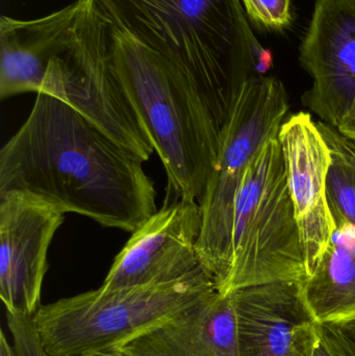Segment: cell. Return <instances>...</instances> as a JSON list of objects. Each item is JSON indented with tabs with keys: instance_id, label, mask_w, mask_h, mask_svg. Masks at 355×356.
<instances>
[{
	"instance_id": "1",
	"label": "cell",
	"mask_w": 355,
	"mask_h": 356,
	"mask_svg": "<svg viewBox=\"0 0 355 356\" xmlns=\"http://www.w3.org/2000/svg\"><path fill=\"white\" fill-rule=\"evenodd\" d=\"M143 163L72 106L39 92L28 118L0 150V195H26L133 232L158 211Z\"/></svg>"
},
{
	"instance_id": "2",
	"label": "cell",
	"mask_w": 355,
	"mask_h": 356,
	"mask_svg": "<svg viewBox=\"0 0 355 356\" xmlns=\"http://www.w3.org/2000/svg\"><path fill=\"white\" fill-rule=\"evenodd\" d=\"M116 29L189 77L221 127L270 64L241 0H95Z\"/></svg>"
},
{
	"instance_id": "3",
	"label": "cell",
	"mask_w": 355,
	"mask_h": 356,
	"mask_svg": "<svg viewBox=\"0 0 355 356\" xmlns=\"http://www.w3.org/2000/svg\"><path fill=\"white\" fill-rule=\"evenodd\" d=\"M119 79L179 199L200 202L222 127L193 81L160 54L113 25Z\"/></svg>"
},
{
	"instance_id": "4",
	"label": "cell",
	"mask_w": 355,
	"mask_h": 356,
	"mask_svg": "<svg viewBox=\"0 0 355 356\" xmlns=\"http://www.w3.org/2000/svg\"><path fill=\"white\" fill-rule=\"evenodd\" d=\"M200 267L187 277L160 286L88 291L41 305L33 319L50 356H87L118 348L216 292Z\"/></svg>"
},
{
	"instance_id": "5",
	"label": "cell",
	"mask_w": 355,
	"mask_h": 356,
	"mask_svg": "<svg viewBox=\"0 0 355 356\" xmlns=\"http://www.w3.org/2000/svg\"><path fill=\"white\" fill-rule=\"evenodd\" d=\"M306 263L279 137L248 169L236 201L229 275L219 293L271 282H302Z\"/></svg>"
},
{
	"instance_id": "6",
	"label": "cell",
	"mask_w": 355,
	"mask_h": 356,
	"mask_svg": "<svg viewBox=\"0 0 355 356\" xmlns=\"http://www.w3.org/2000/svg\"><path fill=\"white\" fill-rule=\"evenodd\" d=\"M288 110L283 83L261 75L244 86L223 127L218 156L199 202L202 230L198 242L200 263L218 291L231 268L233 215L242 182L267 142L279 137Z\"/></svg>"
},
{
	"instance_id": "7",
	"label": "cell",
	"mask_w": 355,
	"mask_h": 356,
	"mask_svg": "<svg viewBox=\"0 0 355 356\" xmlns=\"http://www.w3.org/2000/svg\"><path fill=\"white\" fill-rule=\"evenodd\" d=\"M39 92L72 106L144 162L154 152L115 68L112 21L95 0H83Z\"/></svg>"
},
{
	"instance_id": "8",
	"label": "cell",
	"mask_w": 355,
	"mask_h": 356,
	"mask_svg": "<svg viewBox=\"0 0 355 356\" xmlns=\"http://www.w3.org/2000/svg\"><path fill=\"white\" fill-rule=\"evenodd\" d=\"M202 211L198 201L165 204L133 232L100 288L104 291L172 284L202 267L198 242Z\"/></svg>"
},
{
	"instance_id": "9",
	"label": "cell",
	"mask_w": 355,
	"mask_h": 356,
	"mask_svg": "<svg viewBox=\"0 0 355 356\" xmlns=\"http://www.w3.org/2000/svg\"><path fill=\"white\" fill-rule=\"evenodd\" d=\"M64 213L19 193L0 195V298L6 311L33 317L41 305L48 249Z\"/></svg>"
},
{
	"instance_id": "10",
	"label": "cell",
	"mask_w": 355,
	"mask_h": 356,
	"mask_svg": "<svg viewBox=\"0 0 355 356\" xmlns=\"http://www.w3.org/2000/svg\"><path fill=\"white\" fill-rule=\"evenodd\" d=\"M299 54L313 79L302 102L339 127L355 99V0H316Z\"/></svg>"
},
{
	"instance_id": "11",
	"label": "cell",
	"mask_w": 355,
	"mask_h": 356,
	"mask_svg": "<svg viewBox=\"0 0 355 356\" xmlns=\"http://www.w3.org/2000/svg\"><path fill=\"white\" fill-rule=\"evenodd\" d=\"M279 141L308 276L336 229L327 197L331 152L308 113L293 115L283 123Z\"/></svg>"
},
{
	"instance_id": "12",
	"label": "cell",
	"mask_w": 355,
	"mask_h": 356,
	"mask_svg": "<svg viewBox=\"0 0 355 356\" xmlns=\"http://www.w3.org/2000/svg\"><path fill=\"white\" fill-rule=\"evenodd\" d=\"M240 356H314L321 325L306 309L299 282H271L231 293Z\"/></svg>"
},
{
	"instance_id": "13",
	"label": "cell",
	"mask_w": 355,
	"mask_h": 356,
	"mask_svg": "<svg viewBox=\"0 0 355 356\" xmlns=\"http://www.w3.org/2000/svg\"><path fill=\"white\" fill-rule=\"evenodd\" d=\"M118 348L126 356H240L231 293L216 291Z\"/></svg>"
},
{
	"instance_id": "14",
	"label": "cell",
	"mask_w": 355,
	"mask_h": 356,
	"mask_svg": "<svg viewBox=\"0 0 355 356\" xmlns=\"http://www.w3.org/2000/svg\"><path fill=\"white\" fill-rule=\"evenodd\" d=\"M83 6L75 0L33 20L0 18V99L39 93L49 63L68 41Z\"/></svg>"
},
{
	"instance_id": "15",
	"label": "cell",
	"mask_w": 355,
	"mask_h": 356,
	"mask_svg": "<svg viewBox=\"0 0 355 356\" xmlns=\"http://www.w3.org/2000/svg\"><path fill=\"white\" fill-rule=\"evenodd\" d=\"M300 294L320 325L355 321V229L336 228L314 271L302 280Z\"/></svg>"
},
{
	"instance_id": "16",
	"label": "cell",
	"mask_w": 355,
	"mask_h": 356,
	"mask_svg": "<svg viewBox=\"0 0 355 356\" xmlns=\"http://www.w3.org/2000/svg\"><path fill=\"white\" fill-rule=\"evenodd\" d=\"M317 127L331 152L327 197L333 225L355 229V142L323 121Z\"/></svg>"
},
{
	"instance_id": "17",
	"label": "cell",
	"mask_w": 355,
	"mask_h": 356,
	"mask_svg": "<svg viewBox=\"0 0 355 356\" xmlns=\"http://www.w3.org/2000/svg\"><path fill=\"white\" fill-rule=\"evenodd\" d=\"M6 314L16 356H50L42 346L31 316L12 311Z\"/></svg>"
},
{
	"instance_id": "18",
	"label": "cell",
	"mask_w": 355,
	"mask_h": 356,
	"mask_svg": "<svg viewBox=\"0 0 355 356\" xmlns=\"http://www.w3.org/2000/svg\"><path fill=\"white\" fill-rule=\"evenodd\" d=\"M246 15L265 29L279 31L292 22V0H241Z\"/></svg>"
},
{
	"instance_id": "19",
	"label": "cell",
	"mask_w": 355,
	"mask_h": 356,
	"mask_svg": "<svg viewBox=\"0 0 355 356\" xmlns=\"http://www.w3.org/2000/svg\"><path fill=\"white\" fill-rule=\"evenodd\" d=\"M321 338L333 356H355V343L341 328L321 325Z\"/></svg>"
},
{
	"instance_id": "20",
	"label": "cell",
	"mask_w": 355,
	"mask_h": 356,
	"mask_svg": "<svg viewBox=\"0 0 355 356\" xmlns=\"http://www.w3.org/2000/svg\"><path fill=\"white\" fill-rule=\"evenodd\" d=\"M336 129L342 135L355 142V99L352 102L347 114L344 116L343 120L341 121L339 127H336Z\"/></svg>"
},
{
	"instance_id": "21",
	"label": "cell",
	"mask_w": 355,
	"mask_h": 356,
	"mask_svg": "<svg viewBox=\"0 0 355 356\" xmlns=\"http://www.w3.org/2000/svg\"><path fill=\"white\" fill-rule=\"evenodd\" d=\"M0 356H16L14 347L8 343L3 330L0 332Z\"/></svg>"
},
{
	"instance_id": "22",
	"label": "cell",
	"mask_w": 355,
	"mask_h": 356,
	"mask_svg": "<svg viewBox=\"0 0 355 356\" xmlns=\"http://www.w3.org/2000/svg\"><path fill=\"white\" fill-rule=\"evenodd\" d=\"M87 356H126L119 348H108L90 353Z\"/></svg>"
},
{
	"instance_id": "23",
	"label": "cell",
	"mask_w": 355,
	"mask_h": 356,
	"mask_svg": "<svg viewBox=\"0 0 355 356\" xmlns=\"http://www.w3.org/2000/svg\"><path fill=\"white\" fill-rule=\"evenodd\" d=\"M314 356H333L329 353V349H327V345L323 342L322 338H321L320 342H319L316 349H315Z\"/></svg>"
},
{
	"instance_id": "24",
	"label": "cell",
	"mask_w": 355,
	"mask_h": 356,
	"mask_svg": "<svg viewBox=\"0 0 355 356\" xmlns=\"http://www.w3.org/2000/svg\"><path fill=\"white\" fill-rule=\"evenodd\" d=\"M341 328L350 339L355 343V321L352 323L344 324V325L338 326Z\"/></svg>"
}]
</instances>
